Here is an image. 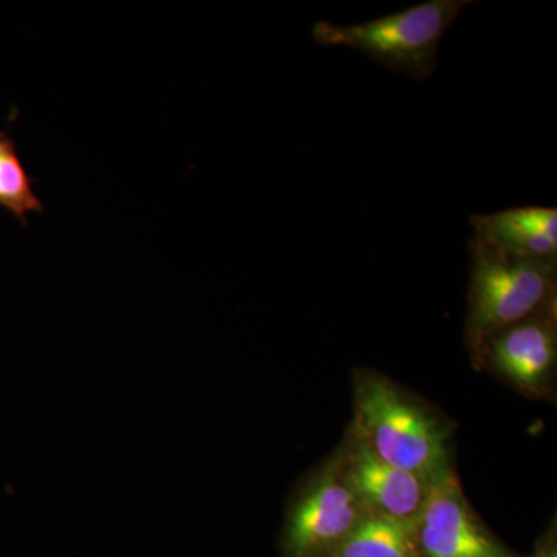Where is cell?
Returning a JSON list of instances; mask_svg holds the SVG:
<instances>
[{
    "mask_svg": "<svg viewBox=\"0 0 557 557\" xmlns=\"http://www.w3.org/2000/svg\"><path fill=\"white\" fill-rule=\"evenodd\" d=\"M341 457L348 482L370 515L417 525L426 500L428 479L387 463L354 431L348 434Z\"/></svg>",
    "mask_w": 557,
    "mask_h": 557,
    "instance_id": "cell-7",
    "label": "cell"
},
{
    "mask_svg": "<svg viewBox=\"0 0 557 557\" xmlns=\"http://www.w3.org/2000/svg\"><path fill=\"white\" fill-rule=\"evenodd\" d=\"M33 178L25 171L13 139L0 131V207L27 225L30 212H42V201L33 193Z\"/></svg>",
    "mask_w": 557,
    "mask_h": 557,
    "instance_id": "cell-10",
    "label": "cell"
},
{
    "mask_svg": "<svg viewBox=\"0 0 557 557\" xmlns=\"http://www.w3.org/2000/svg\"><path fill=\"white\" fill-rule=\"evenodd\" d=\"M471 3V0H429L354 25L318 21L311 36L319 46L361 51L384 67L423 83L437 69L438 50L446 32Z\"/></svg>",
    "mask_w": 557,
    "mask_h": 557,
    "instance_id": "cell-3",
    "label": "cell"
},
{
    "mask_svg": "<svg viewBox=\"0 0 557 557\" xmlns=\"http://www.w3.org/2000/svg\"><path fill=\"white\" fill-rule=\"evenodd\" d=\"M556 300L487 341L483 364L528 395L548 391L557 361ZM482 364V366H483Z\"/></svg>",
    "mask_w": 557,
    "mask_h": 557,
    "instance_id": "cell-6",
    "label": "cell"
},
{
    "mask_svg": "<svg viewBox=\"0 0 557 557\" xmlns=\"http://www.w3.org/2000/svg\"><path fill=\"white\" fill-rule=\"evenodd\" d=\"M319 557H420L416 527L368 515L343 541Z\"/></svg>",
    "mask_w": 557,
    "mask_h": 557,
    "instance_id": "cell-9",
    "label": "cell"
},
{
    "mask_svg": "<svg viewBox=\"0 0 557 557\" xmlns=\"http://www.w3.org/2000/svg\"><path fill=\"white\" fill-rule=\"evenodd\" d=\"M467 339L478 368L487 341L556 300L557 262L507 255L472 237Z\"/></svg>",
    "mask_w": 557,
    "mask_h": 557,
    "instance_id": "cell-2",
    "label": "cell"
},
{
    "mask_svg": "<svg viewBox=\"0 0 557 557\" xmlns=\"http://www.w3.org/2000/svg\"><path fill=\"white\" fill-rule=\"evenodd\" d=\"M416 542L420 557H511L480 525L450 467L429 480Z\"/></svg>",
    "mask_w": 557,
    "mask_h": 557,
    "instance_id": "cell-5",
    "label": "cell"
},
{
    "mask_svg": "<svg viewBox=\"0 0 557 557\" xmlns=\"http://www.w3.org/2000/svg\"><path fill=\"white\" fill-rule=\"evenodd\" d=\"M350 431L387 463L424 479L449 467L448 429L380 373H358Z\"/></svg>",
    "mask_w": 557,
    "mask_h": 557,
    "instance_id": "cell-1",
    "label": "cell"
},
{
    "mask_svg": "<svg viewBox=\"0 0 557 557\" xmlns=\"http://www.w3.org/2000/svg\"><path fill=\"white\" fill-rule=\"evenodd\" d=\"M475 239L516 258L557 262V209L509 208L472 215Z\"/></svg>",
    "mask_w": 557,
    "mask_h": 557,
    "instance_id": "cell-8",
    "label": "cell"
},
{
    "mask_svg": "<svg viewBox=\"0 0 557 557\" xmlns=\"http://www.w3.org/2000/svg\"><path fill=\"white\" fill-rule=\"evenodd\" d=\"M370 515L348 482L339 453L330 458L289 505L282 533L284 557H319Z\"/></svg>",
    "mask_w": 557,
    "mask_h": 557,
    "instance_id": "cell-4",
    "label": "cell"
},
{
    "mask_svg": "<svg viewBox=\"0 0 557 557\" xmlns=\"http://www.w3.org/2000/svg\"><path fill=\"white\" fill-rule=\"evenodd\" d=\"M534 557H557L555 549H547V552L541 553V555Z\"/></svg>",
    "mask_w": 557,
    "mask_h": 557,
    "instance_id": "cell-11",
    "label": "cell"
}]
</instances>
